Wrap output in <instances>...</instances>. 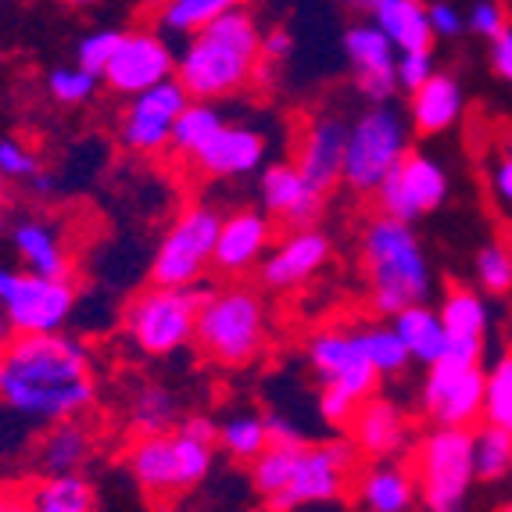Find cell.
Masks as SVG:
<instances>
[{"label":"cell","mask_w":512,"mask_h":512,"mask_svg":"<svg viewBox=\"0 0 512 512\" xmlns=\"http://www.w3.org/2000/svg\"><path fill=\"white\" fill-rule=\"evenodd\" d=\"M269 341V305L251 287H219L201 294L194 344L219 366H248Z\"/></svg>","instance_id":"cell-4"},{"label":"cell","mask_w":512,"mask_h":512,"mask_svg":"<svg viewBox=\"0 0 512 512\" xmlns=\"http://www.w3.org/2000/svg\"><path fill=\"white\" fill-rule=\"evenodd\" d=\"M369 11H373V22L384 29V36L398 51H416V47L434 43V33H430L427 22V0H380Z\"/></svg>","instance_id":"cell-31"},{"label":"cell","mask_w":512,"mask_h":512,"mask_svg":"<svg viewBox=\"0 0 512 512\" xmlns=\"http://www.w3.org/2000/svg\"><path fill=\"white\" fill-rule=\"evenodd\" d=\"M0 509H22V505L11 502V498H4V491H0Z\"/></svg>","instance_id":"cell-58"},{"label":"cell","mask_w":512,"mask_h":512,"mask_svg":"<svg viewBox=\"0 0 512 512\" xmlns=\"http://www.w3.org/2000/svg\"><path fill=\"white\" fill-rule=\"evenodd\" d=\"M344 58H348V69L355 76V86L366 101L380 104L391 101L398 94V47L384 36V29L376 26L373 18L359 22L344 33Z\"/></svg>","instance_id":"cell-17"},{"label":"cell","mask_w":512,"mask_h":512,"mask_svg":"<svg viewBox=\"0 0 512 512\" xmlns=\"http://www.w3.org/2000/svg\"><path fill=\"white\" fill-rule=\"evenodd\" d=\"M222 215L205 201L183 208L165 237L158 240L151 258V283L162 287H197L212 269L215 237H219Z\"/></svg>","instance_id":"cell-8"},{"label":"cell","mask_w":512,"mask_h":512,"mask_svg":"<svg viewBox=\"0 0 512 512\" xmlns=\"http://www.w3.org/2000/svg\"><path fill=\"white\" fill-rule=\"evenodd\" d=\"M473 470L477 480L484 484H498L512 473V434L480 423V430H473Z\"/></svg>","instance_id":"cell-35"},{"label":"cell","mask_w":512,"mask_h":512,"mask_svg":"<svg viewBox=\"0 0 512 512\" xmlns=\"http://www.w3.org/2000/svg\"><path fill=\"white\" fill-rule=\"evenodd\" d=\"M291 51H294V40L287 36V29H273V33H265L262 43H258V58L265 61H283Z\"/></svg>","instance_id":"cell-52"},{"label":"cell","mask_w":512,"mask_h":512,"mask_svg":"<svg viewBox=\"0 0 512 512\" xmlns=\"http://www.w3.org/2000/svg\"><path fill=\"white\" fill-rule=\"evenodd\" d=\"M4 244L15 255V265L40 276H72V258L65 248V233L54 219L22 212L8 222Z\"/></svg>","instance_id":"cell-22"},{"label":"cell","mask_w":512,"mask_h":512,"mask_svg":"<svg viewBox=\"0 0 512 512\" xmlns=\"http://www.w3.org/2000/svg\"><path fill=\"white\" fill-rule=\"evenodd\" d=\"M265 430H269V441H276V444H305V434H301L298 423L280 416V412H269V416H265Z\"/></svg>","instance_id":"cell-51"},{"label":"cell","mask_w":512,"mask_h":512,"mask_svg":"<svg viewBox=\"0 0 512 512\" xmlns=\"http://www.w3.org/2000/svg\"><path fill=\"white\" fill-rule=\"evenodd\" d=\"M269 244H273V219L262 208H237L219 222L212 269L222 276L255 273Z\"/></svg>","instance_id":"cell-20"},{"label":"cell","mask_w":512,"mask_h":512,"mask_svg":"<svg viewBox=\"0 0 512 512\" xmlns=\"http://www.w3.org/2000/svg\"><path fill=\"white\" fill-rule=\"evenodd\" d=\"M187 101L190 94L183 90V83L176 76L133 94L126 111H122V126H119L122 147L133 154H144V158L169 151L172 122L180 119V111Z\"/></svg>","instance_id":"cell-13"},{"label":"cell","mask_w":512,"mask_h":512,"mask_svg":"<svg viewBox=\"0 0 512 512\" xmlns=\"http://www.w3.org/2000/svg\"><path fill=\"white\" fill-rule=\"evenodd\" d=\"M26 187L29 190H36V194H51V187H54V183H51V176H47V172H36V176H33V180H26Z\"/></svg>","instance_id":"cell-54"},{"label":"cell","mask_w":512,"mask_h":512,"mask_svg":"<svg viewBox=\"0 0 512 512\" xmlns=\"http://www.w3.org/2000/svg\"><path fill=\"white\" fill-rule=\"evenodd\" d=\"M348 427L351 444L366 459H394V455H402L409 448L412 437V423L405 416V409H398L387 398H376V394L362 398L355 416L348 419Z\"/></svg>","instance_id":"cell-24"},{"label":"cell","mask_w":512,"mask_h":512,"mask_svg":"<svg viewBox=\"0 0 512 512\" xmlns=\"http://www.w3.org/2000/svg\"><path fill=\"white\" fill-rule=\"evenodd\" d=\"M487 43H491V69H495V76L512 86V26H505L495 40Z\"/></svg>","instance_id":"cell-50"},{"label":"cell","mask_w":512,"mask_h":512,"mask_svg":"<svg viewBox=\"0 0 512 512\" xmlns=\"http://www.w3.org/2000/svg\"><path fill=\"white\" fill-rule=\"evenodd\" d=\"M484 180L498 212L512 219V137H502L484 162Z\"/></svg>","instance_id":"cell-42"},{"label":"cell","mask_w":512,"mask_h":512,"mask_svg":"<svg viewBox=\"0 0 512 512\" xmlns=\"http://www.w3.org/2000/svg\"><path fill=\"white\" fill-rule=\"evenodd\" d=\"M437 316L444 323V351L448 359L459 362H480L491 333V298L473 287H452L437 305Z\"/></svg>","instance_id":"cell-19"},{"label":"cell","mask_w":512,"mask_h":512,"mask_svg":"<svg viewBox=\"0 0 512 512\" xmlns=\"http://www.w3.org/2000/svg\"><path fill=\"white\" fill-rule=\"evenodd\" d=\"M258 43L255 18L237 4L187 36V47L176 54V79L197 101H222L251 83Z\"/></svg>","instance_id":"cell-2"},{"label":"cell","mask_w":512,"mask_h":512,"mask_svg":"<svg viewBox=\"0 0 512 512\" xmlns=\"http://www.w3.org/2000/svg\"><path fill=\"white\" fill-rule=\"evenodd\" d=\"M97 83L101 76L86 72L83 65H61L47 76V94L58 104H86L97 94Z\"/></svg>","instance_id":"cell-43"},{"label":"cell","mask_w":512,"mask_h":512,"mask_svg":"<svg viewBox=\"0 0 512 512\" xmlns=\"http://www.w3.org/2000/svg\"><path fill=\"white\" fill-rule=\"evenodd\" d=\"M76 280L72 276H40L18 269L0 294V308L15 333H54L65 330L76 312Z\"/></svg>","instance_id":"cell-10"},{"label":"cell","mask_w":512,"mask_h":512,"mask_svg":"<svg viewBox=\"0 0 512 512\" xmlns=\"http://www.w3.org/2000/svg\"><path fill=\"white\" fill-rule=\"evenodd\" d=\"M355 409H359V398H355V394L341 391V387H330V384L319 387V416H323L330 427H348V419L355 416Z\"/></svg>","instance_id":"cell-48"},{"label":"cell","mask_w":512,"mask_h":512,"mask_svg":"<svg viewBox=\"0 0 512 512\" xmlns=\"http://www.w3.org/2000/svg\"><path fill=\"white\" fill-rule=\"evenodd\" d=\"M11 276H15V269L4 262V230H0V294H4V287H8Z\"/></svg>","instance_id":"cell-55"},{"label":"cell","mask_w":512,"mask_h":512,"mask_svg":"<svg viewBox=\"0 0 512 512\" xmlns=\"http://www.w3.org/2000/svg\"><path fill=\"white\" fill-rule=\"evenodd\" d=\"M466 115V94L455 76L437 69L427 83L409 90V126L423 137H441L455 129Z\"/></svg>","instance_id":"cell-26"},{"label":"cell","mask_w":512,"mask_h":512,"mask_svg":"<svg viewBox=\"0 0 512 512\" xmlns=\"http://www.w3.org/2000/svg\"><path fill=\"white\" fill-rule=\"evenodd\" d=\"M480 423L512 434V351L498 355L491 369L484 373V412Z\"/></svg>","instance_id":"cell-38"},{"label":"cell","mask_w":512,"mask_h":512,"mask_svg":"<svg viewBox=\"0 0 512 512\" xmlns=\"http://www.w3.org/2000/svg\"><path fill=\"white\" fill-rule=\"evenodd\" d=\"M509 26V11L498 4V0H477L466 15V29L480 40H495L502 29Z\"/></svg>","instance_id":"cell-47"},{"label":"cell","mask_w":512,"mask_h":512,"mask_svg":"<svg viewBox=\"0 0 512 512\" xmlns=\"http://www.w3.org/2000/svg\"><path fill=\"white\" fill-rule=\"evenodd\" d=\"M22 509L33 512H90L97 509V487L79 470L69 473H40L26 487Z\"/></svg>","instance_id":"cell-29"},{"label":"cell","mask_w":512,"mask_h":512,"mask_svg":"<svg viewBox=\"0 0 512 512\" xmlns=\"http://www.w3.org/2000/svg\"><path fill=\"white\" fill-rule=\"evenodd\" d=\"M473 276H477V291L487 298H509L512 294V244L505 240H487L473 258Z\"/></svg>","instance_id":"cell-40"},{"label":"cell","mask_w":512,"mask_h":512,"mask_svg":"<svg viewBox=\"0 0 512 512\" xmlns=\"http://www.w3.org/2000/svg\"><path fill=\"white\" fill-rule=\"evenodd\" d=\"M419 409L437 427H473L484 412V369L480 362L434 359L427 366V380L419 387Z\"/></svg>","instance_id":"cell-12"},{"label":"cell","mask_w":512,"mask_h":512,"mask_svg":"<svg viewBox=\"0 0 512 512\" xmlns=\"http://www.w3.org/2000/svg\"><path fill=\"white\" fill-rule=\"evenodd\" d=\"M40 172V158L26 140L0 137V183H26Z\"/></svg>","instance_id":"cell-44"},{"label":"cell","mask_w":512,"mask_h":512,"mask_svg":"<svg viewBox=\"0 0 512 512\" xmlns=\"http://www.w3.org/2000/svg\"><path fill=\"white\" fill-rule=\"evenodd\" d=\"M398 90H416L419 83H427L430 76L437 72V61H434V47H416V51H398Z\"/></svg>","instance_id":"cell-46"},{"label":"cell","mask_w":512,"mask_h":512,"mask_svg":"<svg viewBox=\"0 0 512 512\" xmlns=\"http://www.w3.org/2000/svg\"><path fill=\"white\" fill-rule=\"evenodd\" d=\"M355 505L366 512H409L419 505V487L409 466L394 459H373L355 484Z\"/></svg>","instance_id":"cell-28"},{"label":"cell","mask_w":512,"mask_h":512,"mask_svg":"<svg viewBox=\"0 0 512 512\" xmlns=\"http://www.w3.org/2000/svg\"><path fill=\"white\" fill-rule=\"evenodd\" d=\"M258 197H262V212L287 230L291 226H316L326 212V194L312 187L294 162L265 165L258 176Z\"/></svg>","instance_id":"cell-18"},{"label":"cell","mask_w":512,"mask_h":512,"mask_svg":"<svg viewBox=\"0 0 512 512\" xmlns=\"http://www.w3.org/2000/svg\"><path fill=\"white\" fill-rule=\"evenodd\" d=\"M240 0H165L158 8V26L172 36H190L197 29L219 18L222 11L237 8Z\"/></svg>","instance_id":"cell-39"},{"label":"cell","mask_w":512,"mask_h":512,"mask_svg":"<svg viewBox=\"0 0 512 512\" xmlns=\"http://www.w3.org/2000/svg\"><path fill=\"white\" fill-rule=\"evenodd\" d=\"M305 359L312 373L330 387L355 394V398H369L380 387V373L373 362L366 359V351L359 344L355 330H319L305 341Z\"/></svg>","instance_id":"cell-16"},{"label":"cell","mask_w":512,"mask_h":512,"mask_svg":"<svg viewBox=\"0 0 512 512\" xmlns=\"http://www.w3.org/2000/svg\"><path fill=\"white\" fill-rule=\"evenodd\" d=\"M222 122H226V115L215 108V101H197V97H190V101L183 104L180 119L172 122L169 147L180 154V158H187V162H190V154L205 144V140L212 137Z\"/></svg>","instance_id":"cell-33"},{"label":"cell","mask_w":512,"mask_h":512,"mask_svg":"<svg viewBox=\"0 0 512 512\" xmlns=\"http://www.w3.org/2000/svg\"><path fill=\"white\" fill-rule=\"evenodd\" d=\"M427 22H430L434 40H455V36L466 29V15H459V8L448 4V0H434V4H427Z\"/></svg>","instance_id":"cell-49"},{"label":"cell","mask_w":512,"mask_h":512,"mask_svg":"<svg viewBox=\"0 0 512 512\" xmlns=\"http://www.w3.org/2000/svg\"><path fill=\"white\" fill-rule=\"evenodd\" d=\"M359 262L366 276L369 305L380 319H391L412 301H427L434 291V269L416 237L412 222L394 215H376L366 222L359 240Z\"/></svg>","instance_id":"cell-3"},{"label":"cell","mask_w":512,"mask_h":512,"mask_svg":"<svg viewBox=\"0 0 512 512\" xmlns=\"http://www.w3.org/2000/svg\"><path fill=\"white\" fill-rule=\"evenodd\" d=\"M344 147H348V122L341 115H316L298 137L294 165L308 183L323 194H330L341 183L344 172Z\"/></svg>","instance_id":"cell-23"},{"label":"cell","mask_w":512,"mask_h":512,"mask_svg":"<svg viewBox=\"0 0 512 512\" xmlns=\"http://www.w3.org/2000/svg\"><path fill=\"white\" fill-rule=\"evenodd\" d=\"M269 444V430H265V416H251V412H240L219 423V434H215V448L230 455L233 462H251L258 452Z\"/></svg>","instance_id":"cell-36"},{"label":"cell","mask_w":512,"mask_h":512,"mask_svg":"<svg viewBox=\"0 0 512 512\" xmlns=\"http://www.w3.org/2000/svg\"><path fill=\"white\" fill-rule=\"evenodd\" d=\"M11 333H15V330H11L8 316H4V308H0V348H4V344L11 341Z\"/></svg>","instance_id":"cell-56"},{"label":"cell","mask_w":512,"mask_h":512,"mask_svg":"<svg viewBox=\"0 0 512 512\" xmlns=\"http://www.w3.org/2000/svg\"><path fill=\"white\" fill-rule=\"evenodd\" d=\"M172 444H176V477H180V491H194L212 477L215 466V441H197V437L176 434L172 430Z\"/></svg>","instance_id":"cell-41"},{"label":"cell","mask_w":512,"mask_h":512,"mask_svg":"<svg viewBox=\"0 0 512 512\" xmlns=\"http://www.w3.org/2000/svg\"><path fill=\"white\" fill-rule=\"evenodd\" d=\"M412 147V126L402 111L387 101L366 108L348 122V147H344L341 183L355 194H373L387 172L402 162Z\"/></svg>","instance_id":"cell-7"},{"label":"cell","mask_w":512,"mask_h":512,"mask_svg":"<svg viewBox=\"0 0 512 512\" xmlns=\"http://www.w3.org/2000/svg\"><path fill=\"white\" fill-rule=\"evenodd\" d=\"M197 305H201V291H194V287L151 283L144 294H137L126 305L122 333L147 359H172L176 351L194 344Z\"/></svg>","instance_id":"cell-6"},{"label":"cell","mask_w":512,"mask_h":512,"mask_svg":"<svg viewBox=\"0 0 512 512\" xmlns=\"http://www.w3.org/2000/svg\"><path fill=\"white\" fill-rule=\"evenodd\" d=\"M176 434H187V437H197V441H215L219 434V423L208 416H187L176 423Z\"/></svg>","instance_id":"cell-53"},{"label":"cell","mask_w":512,"mask_h":512,"mask_svg":"<svg viewBox=\"0 0 512 512\" xmlns=\"http://www.w3.org/2000/svg\"><path fill=\"white\" fill-rule=\"evenodd\" d=\"M69 8H94V4H101V0H65Z\"/></svg>","instance_id":"cell-57"},{"label":"cell","mask_w":512,"mask_h":512,"mask_svg":"<svg viewBox=\"0 0 512 512\" xmlns=\"http://www.w3.org/2000/svg\"><path fill=\"white\" fill-rule=\"evenodd\" d=\"M301 448H305V444H276V441L265 444L262 452L248 462V477H251V487H255V495L273 498L276 491L287 487Z\"/></svg>","instance_id":"cell-34"},{"label":"cell","mask_w":512,"mask_h":512,"mask_svg":"<svg viewBox=\"0 0 512 512\" xmlns=\"http://www.w3.org/2000/svg\"><path fill=\"white\" fill-rule=\"evenodd\" d=\"M265 154H269V144L258 129L222 122L212 137L190 154V165L212 180H240V176L262 169Z\"/></svg>","instance_id":"cell-21"},{"label":"cell","mask_w":512,"mask_h":512,"mask_svg":"<svg viewBox=\"0 0 512 512\" xmlns=\"http://www.w3.org/2000/svg\"><path fill=\"white\" fill-rule=\"evenodd\" d=\"M359 462V448L351 444V437H337V441L316 444V448H301L294 473L283 491L273 498H265V505L276 512H294L308 509V505H330L341 502L348 477Z\"/></svg>","instance_id":"cell-9"},{"label":"cell","mask_w":512,"mask_h":512,"mask_svg":"<svg viewBox=\"0 0 512 512\" xmlns=\"http://www.w3.org/2000/svg\"><path fill=\"white\" fill-rule=\"evenodd\" d=\"M333 258V240L316 226H291L287 237L273 240L258 262V280L265 291H298L319 276Z\"/></svg>","instance_id":"cell-14"},{"label":"cell","mask_w":512,"mask_h":512,"mask_svg":"<svg viewBox=\"0 0 512 512\" xmlns=\"http://www.w3.org/2000/svg\"><path fill=\"white\" fill-rule=\"evenodd\" d=\"M391 326L402 337L409 359L419 366H430L434 359H441L444 351V323L437 316V308L430 301H412V305L398 308L391 316Z\"/></svg>","instance_id":"cell-30"},{"label":"cell","mask_w":512,"mask_h":512,"mask_svg":"<svg viewBox=\"0 0 512 512\" xmlns=\"http://www.w3.org/2000/svg\"><path fill=\"white\" fill-rule=\"evenodd\" d=\"M119 40H122V29H115V26L86 33L83 40L76 43V65H83L86 72L101 76V72L108 69V61H111V54H115V47H119Z\"/></svg>","instance_id":"cell-45"},{"label":"cell","mask_w":512,"mask_h":512,"mask_svg":"<svg viewBox=\"0 0 512 512\" xmlns=\"http://www.w3.org/2000/svg\"><path fill=\"white\" fill-rule=\"evenodd\" d=\"M90 455H94V430L86 427L83 416H69L40 430V437L33 441V455H29V470L36 477L83 470Z\"/></svg>","instance_id":"cell-25"},{"label":"cell","mask_w":512,"mask_h":512,"mask_svg":"<svg viewBox=\"0 0 512 512\" xmlns=\"http://www.w3.org/2000/svg\"><path fill=\"white\" fill-rule=\"evenodd\" d=\"M94 402V355L79 337L65 330L11 333L0 348V405L29 427L86 416Z\"/></svg>","instance_id":"cell-1"},{"label":"cell","mask_w":512,"mask_h":512,"mask_svg":"<svg viewBox=\"0 0 512 512\" xmlns=\"http://www.w3.org/2000/svg\"><path fill=\"white\" fill-rule=\"evenodd\" d=\"M348 4H355V8H373V4H380V0H348Z\"/></svg>","instance_id":"cell-59"},{"label":"cell","mask_w":512,"mask_h":512,"mask_svg":"<svg viewBox=\"0 0 512 512\" xmlns=\"http://www.w3.org/2000/svg\"><path fill=\"white\" fill-rule=\"evenodd\" d=\"M126 473L147 498H172L180 495V477H176V444L169 434L137 437L126 452Z\"/></svg>","instance_id":"cell-27"},{"label":"cell","mask_w":512,"mask_h":512,"mask_svg":"<svg viewBox=\"0 0 512 512\" xmlns=\"http://www.w3.org/2000/svg\"><path fill=\"white\" fill-rule=\"evenodd\" d=\"M172 76H176V54L165 43V36L151 33V29H133V33H122L108 69L101 72V83L111 94L133 97Z\"/></svg>","instance_id":"cell-15"},{"label":"cell","mask_w":512,"mask_h":512,"mask_svg":"<svg viewBox=\"0 0 512 512\" xmlns=\"http://www.w3.org/2000/svg\"><path fill=\"white\" fill-rule=\"evenodd\" d=\"M355 333H359L362 351H366V359L373 362V369L380 373V380H384V376L405 373V369L412 366L409 351H405L402 337H398V330H394L391 323L362 326V330H355Z\"/></svg>","instance_id":"cell-37"},{"label":"cell","mask_w":512,"mask_h":512,"mask_svg":"<svg viewBox=\"0 0 512 512\" xmlns=\"http://www.w3.org/2000/svg\"><path fill=\"white\" fill-rule=\"evenodd\" d=\"M180 423V402L176 394L158 384H144L129 398V427L137 437L147 434H169Z\"/></svg>","instance_id":"cell-32"},{"label":"cell","mask_w":512,"mask_h":512,"mask_svg":"<svg viewBox=\"0 0 512 512\" xmlns=\"http://www.w3.org/2000/svg\"><path fill=\"white\" fill-rule=\"evenodd\" d=\"M412 477L419 505L430 512H459L470 502L477 470H473V427H437L419 437Z\"/></svg>","instance_id":"cell-5"},{"label":"cell","mask_w":512,"mask_h":512,"mask_svg":"<svg viewBox=\"0 0 512 512\" xmlns=\"http://www.w3.org/2000/svg\"><path fill=\"white\" fill-rule=\"evenodd\" d=\"M376 205L384 215H394L402 222H419L434 215L452 194V176L437 158L423 151H405V158L387 172L380 187L373 190Z\"/></svg>","instance_id":"cell-11"}]
</instances>
